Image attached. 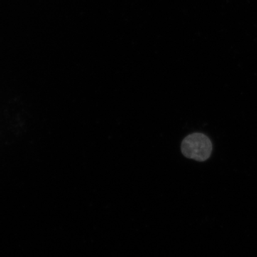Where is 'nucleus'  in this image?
<instances>
[{
  "label": "nucleus",
  "instance_id": "obj_1",
  "mask_svg": "<svg viewBox=\"0 0 257 257\" xmlns=\"http://www.w3.org/2000/svg\"><path fill=\"white\" fill-rule=\"evenodd\" d=\"M212 143L210 139L203 133H195L186 137L181 145L182 155L187 158L205 162L212 152Z\"/></svg>",
  "mask_w": 257,
  "mask_h": 257
}]
</instances>
